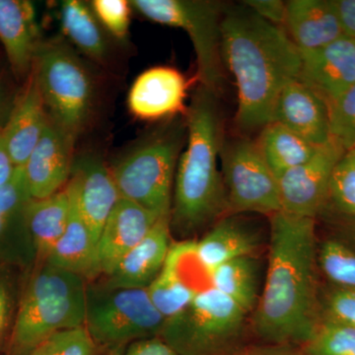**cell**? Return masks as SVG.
Listing matches in <instances>:
<instances>
[{"label":"cell","mask_w":355,"mask_h":355,"mask_svg":"<svg viewBox=\"0 0 355 355\" xmlns=\"http://www.w3.org/2000/svg\"><path fill=\"white\" fill-rule=\"evenodd\" d=\"M268 272L252 329L266 345L300 349L320 323L316 219L270 216Z\"/></svg>","instance_id":"1"},{"label":"cell","mask_w":355,"mask_h":355,"mask_svg":"<svg viewBox=\"0 0 355 355\" xmlns=\"http://www.w3.org/2000/svg\"><path fill=\"white\" fill-rule=\"evenodd\" d=\"M221 53L237 86L236 123L244 132L261 130L282 89L300 76V51L284 28L238 4L224 10Z\"/></svg>","instance_id":"2"},{"label":"cell","mask_w":355,"mask_h":355,"mask_svg":"<svg viewBox=\"0 0 355 355\" xmlns=\"http://www.w3.org/2000/svg\"><path fill=\"white\" fill-rule=\"evenodd\" d=\"M188 142L178 161L170 228L190 238L228 212L220 160L221 121L216 95L200 86L187 110Z\"/></svg>","instance_id":"3"},{"label":"cell","mask_w":355,"mask_h":355,"mask_svg":"<svg viewBox=\"0 0 355 355\" xmlns=\"http://www.w3.org/2000/svg\"><path fill=\"white\" fill-rule=\"evenodd\" d=\"M248 315L209 286L166 320L160 338L180 355H237L247 347Z\"/></svg>","instance_id":"4"},{"label":"cell","mask_w":355,"mask_h":355,"mask_svg":"<svg viewBox=\"0 0 355 355\" xmlns=\"http://www.w3.org/2000/svg\"><path fill=\"white\" fill-rule=\"evenodd\" d=\"M49 116L78 139L94 112L95 84L78 53L62 38L44 41L34 67Z\"/></svg>","instance_id":"5"},{"label":"cell","mask_w":355,"mask_h":355,"mask_svg":"<svg viewBox=\"0 0 355 355\" xmlns=\"http://www.w3.org/2000/svg\"><path fill=\"white\" fill-rule=\"evenodd\" d=\"M184 128H168L141 140L110 169L121 198L158 218H170Z\"/></svg>","instance_id":"6"},{"label":"cell","mask_w":355,"mask_h":355,"mask_svg":"<svg viewBox=\"0 0 355 355\" xmlns=\"http://www.w3.org/2000/svg\"><path fill=\"white\" fill-rule=\"evenodd\" d=\"M165 321L147 289L114 288L102 279L86 284L84 327L99 349L108 354L160 336Z\"/></svg>","instance_id":"7"},{"label":"cell","mask_w":355,"mask_h":355,"mask_svg":"<svg viewBox=\"0 0 355 355\" xmlns=\"http://www.w3.org/2000/svg\"><path fill=\"white\" fill-rule=\"evenodd\" d=\"M130 4L146 19L189 35L197 58L198 83L218 95L224 83L221 22L227 6L214 0H132Z\"/></svg>","instance_id":"8"},{"label":"cell","mask_w":355,"mask_h":355,"mask_svg":"<svg viewBox=\"0 0 355 355\" xmlns=\"http://www.w3.org/2000/svg\"><path fill=\"white\" fill-rule=\"evenodd\" d=\"M220 162L228 212L272 216L282 211L277 177L258 142L242 139L222 144Z\"/></svg>","instance_id":"9"},{"label":"cell","mask_w":355,"mask_h":355,"mask_svg":"<svg viewBox=\"0 0 355 355\" xmlns=\"http://www.w3.org/2000/svg\"><path fill=\"white\" fill-rule=\"evenodd\" d=\"M85 294L28 301L19 299L6 355H30L51 336L84 326Z\"/></svg>","instance_id":"10"},{"label":"cell","mask_w":355,"mask_h":355,"mask_svg":"<svg viewBox=\"0 0 355 355\" xmlns=\"http://www.w3.org/2000/svg\"><path fill=\"white\" fill-rule=\"evenodd\" d=\"M345 153L331 137L307 162L280 175L282 211L316 219L324 209L334 169Z\"/></svg>","instance_id":"11"},{"label":"cell","mask_w":355,"mask_h":355,"mask_svg":"<svg viewBox=\"0 0 355 355\" xmlns=\"http://www.w3.org/2000/svg\"><path fill=\"white\" fill-rule=\"evenodd\" d=\"M76 140L49 116L41 139L22 167L32 198L50 197L67 186L76 161Z\"/></svg>","instance_id":"12"},{"label":"cell","mask_w":355,"mask_h":355,"mask_svg":"<svg viewBox=\"0 0 355 355\" xmlns=\"http://www.w3.org/2000/svg\"><path fill=\"white\" fill-rule=\"evenodd\" d=\"M32 200L23 168H16L12 179L0 187V266L30 268L36 251L27 222Z\"/></svg>","instance_id":"13"},{"label":"cell","mask_w":355,"mask_h":355,"mask_svg":"<svg viewBox=\"0 0 355 355\" xmlns=\"http://www.w3.org/2000/svg\"><path fill=\"white\" fill-rule=\"evenodd\" d=\"M67 188L97 244L107 219L121 198L111 169L94 155L76 158Z\"/></svg>","instance_id":"14"},{"label":"cell","mask_w":355,"mask_h":355,"mask_svg":"<svg viewBox=\"0 0 355 355\" xmlns=\"http://www.w3.org/2000/svg\"><path fill=\"white\" fill-rule=\"evenodd\" d=\"M272 121L313 146H322L331 139L328 103L299 78L286 84L279 93Z\"/></svg>","instance_id":"15"},{"label":"cell","mask_w":355,"mask_h":355,"mask_svg":"<svg viewBox=\"0 0 355 355\" xmlns=\"http://www.w3.org/2000/svg\"><path fill=\"white\" fill-rule=\"evenodd\" d=\"M188 81L179 70L155 67L137 77L128 96L130 113L144 121H157L187 112Z\"/></svg>","instance_id":"16"},{"label":"cell","mask_w":355,"mask_h":355,"mask_svg":"<svg viewBox=\"0 0 355 355\" xmlns=\"http://www.w3.org/2000/svg\"><path fill=\"white\" fill-rule=\"evenodd\" d=\"M301 53L299 79L327 103L355 85V40L347 36L319 50Z\"/></svg>","instance_id":"17"},{"label":"cell","mask_w":355,"mask_h":355,"mask_svg":"<svg viewBox=\"0 0 355 355\" xmlns=\"http://www.w3.org/2000/svg\"><path fill=\"white\" fill-rule=\"evenodd\" d=\"M43 42L31 2L0 0V43L17 80L29 77Z\"/></svg>","instance_id":"18"},{"label":"cell","mask_w":355,"mask_h":355,"mask_svg":"<svg viewBox=\"0 0 355 355\" xmlns=\"http://www.w3.org/2000/svg\"><path fill=\"white\" fill-rule=\"evenodd\" d=\"M170 218H159L151 230L103 282L114 288L147 289L164 268L171 251Z\"/></svg>","instance_id":"19"},{"label":"cell","mask_w":355,"mask_h":355,"mask_svg":"<svg viewBox=\"0 0 355 355\" xmlns=\"http://www.w3.org/2000/svg\"><path fill=\"white\" fill-rule=\"evenodd\" d=\"M158 219L137 203L121 198L107 219L98 240L100 277L108 275L121 259L146 237Z\"/></svg>","instance_id":"20"},{"label":"cell","mask_w":355,"mask_h":355,"mask_svg":"<svg viewBox=\"0 0 355 355\" xmlns=\"http://www.w3.org/2000/svg\"><path fill=\"white\" fill-rule=\"evenodd\" d=\"M49 114L32 69L16 98L2 137L13 165L23 167L48 125Z\"/></svg>","instance_id":"21"},{"label":"cell","mask_w":355,"mask_h":355,"mask_svg":"<svg viewBox=\"0 0 355 355\" xmlns=\"http://www.w3.org/2000/svg\"><path fill=\"white\" fill-rule=\"evenodd\" d=\"M284 29L300 53L319 50L345 36L334 0L287 1Z\"/></svg>","instance_id":"22"},{"label":"cell","mask_w":355,"mask_h":355,"mask_svg":"<svg viewBox=\"0 0 355 355\" xmlns=\"http://www.w3.org/2000/svg\"><path fill=\"white\" fill-rule=\"evenodd\" d=\"M261 244V236L253 226L237 217L223 216L195 243V253L209 272L229 261L257 256Z\"/></svg>","instance_id":"23"},{"label":"cell","mask_w":355,"mask_h":355,"mask_svg":"<svg viewBox=\"0 0 355 355\" xmlns=\"http://www.w3.org/2000/svg\"><path fill=\"white\" fill-rule=\"evenodd\" d=\"M69 193L71 200L69 223L46 261L76 273L87 282H92L100 277L97 244L79 212L76 200L69 191Z\"/></svg>","instance_id":"24"},{"label":"cell","mask_w":355,"mask_h":355,"mask_svg":"<svg viewBox=\"0 0 355 355\" xmlns=\"http://www.w3.org/2000/svg\"><path fill=\"white\" fill-rule=\"evenodd\" d=\"M60 21L67 42L96 64L107 65L112 57L110 35L96 17L90 4L79 0L60 3Z\"/></svg>","instance_id":"25"},{"label":"cell","mask_w":355,"mask_h":355,"mask_svg":"<svg viewBox=\"0 0 355 355\" xmlns=\"http://www.w3.org/2000/svg\"><path fill=\"white\" fill-rule=\"evenodd\" d=\"M71 212L67 187L50 197L30 200L27 222L36 251V263H44L64 234Z\"/></svg>","instance_id":"26"},{"label":"cell","mask_w":355,"mask_h":355,"mask_svg":"<svg viewBox=\"0 0 355 355\" xmlns=\"http://www.w3.org/2000/svg\"><path fill=\"white\" fill-rule=\"evenodd\" d=\"M214 287L252 314L260 299V263L257 256L243 257L212 268L207 272Z\"/></svg>","instance_id":"27"},{"label":"cell","mask_w":355,"mask_h":355,"mask_svg":"<svg viewBox=\"0 0 355 355\" xmlns=\"http://www.w3.org/2000/svg\"><path fill=\"white\" fill-rule=\"evenodd\" d=\"M257 142L266 164L277 178L307 162L321 147L313 146L284 125L272 121L261 128Z\"/></svg>","instance_id":"28"},{"label":"cell","mask_w":355,"mask_h":355,"mask_svg":"<svg viewBox=\"0 0 355 355\" xmlns=\"http://www.w3.org/2000/svg\"><path fill=\"white\" fill-rule=\"evenodd\" d=\"M202 289L196 288L187 282L176 260L170 253L164 268L148 286L147 292L155 309L165 320H169L186 309Z\"/></svg>","instance_id":"29"},{"label":"cell","mask_w":355,"mask_h":355,"mask_svg":"<svg viewBox=\"0 0 355 355\" xmlns=\"http://www.w3.org/2000/svg\"><path fill=\"white\" fill-rule=\"evenodd\" d=\"M317 265L327 284L355 289V243L334 231L317 243Z\"/></svg>","instance_id":"30"},{"label":"cell","mask_w":355,"mask_h":355,"mask_svg":"<svg viewBox=\"0 0 355 355\" xmlns=\"http://www.w3.org/2000/svg\"><path fill=\"white\" fill-rule=\"evenodd\" d=\"M319 216L355 218V149L345 151L336 165L326 202Z\"/></svg>","instance_id":"31"},{"label":"cell","mask_w":355,"mask_h":355,"mask_svg":"<svg viewBox=\"0 0 355 355\" xmlns=\"http://www.w3.org/2000/svg\"><path fill=\"white\" fill-rule=\"evenodd\" d=\"M300 349L303 355H355V329L320 322Z\"/></svg>","instance_id":"32"},{"label":"cell","mask_w":355,"mask_h":355,"mask_svg":"<svg viewBox=\"0 0 355 355\" xmlns=\"http://www.w3.org/2000/svg\"><path fill=\"white\" fill-rule=\"evenodd\" d=\"M320 322H330L355 329V289L331 286L320 287Z\"/></svg>","instance_id":"33"},{"label":"cell","mask_w":355,"mask_h":355,"mask_svg":"<svg viewBox=\"0 0 355 355\" xmlns=\"http://www.w3.org/2000/svg\"><path fill=\"white\" fill-rule=\"evenodd\" d=\"M331 135L345 148L355 149V85L328 102Z\"/></svg>","instance_id":"34"},{"label":"cell","mask_w":355,"mask_h":355,"mask_svg":"<svg viewBox=\"0 0 355 355\" xmlns=\"http://www.w3.org/2000/svg\"><path fill=\"white\" fill-rule=\"evenodd\" d=\"M43 350V355H98L101 352L84 326L58 331L44 343Z\"/></svg>","instance_id":"35"},{"label":"cell","mask_w":355,"mask_h":355,"mask_svg":"<svg viewBox=\"0 0 355 355\" xmlns=\"http://www.w3.org/2000/svg\"><path fill=\"white\" fill-rule=\"evenodd\" d=\"M91 8L112 38L125 42L128 36L130 23V1L125 0H94Z\"/></svg>","instance_id":"36"},{"label":"cell","mask_w":355,"mask_h":355,"mask_svg":"<svg viewBox=\"0 0 355 355\" xmlns=\"http://www.w3.org/2000/svg\"><path fill=\"white\" fill-rule=\"evenodd\" d=\"M11 270L0 266V355L6 352L19 301Z\"/></svg>","instance_id":"37"},{"label":"cell","mask_w":355,"mask_h":355,"mask_svg":"<svg viewBox=\"0 0 355 355\" xmlns=\"http://www.w3.org/2000/svg\"><path fill=\"white\" fill-rule=\"evenodd\" d=\"M243 4L254 11L261 19L284 28L286 21V2L280 0H246Z\"/></svg>","instance_id":"38"},{"label":"cell","mask_w":355,"mask_h":355,"mask_svg":"<svg viewBox=\"0 0 355 355\" xmlns=\"http://www.w3.org/2000/svg\"><path fill=\"white\" fill-rule=\"evenodd\" d=\"M123 355H180L160 338L139 340L128 345Z\"/></svg>","instance_id":"39"},{"label":"cell","mask_w":355,"mask_h":355,"mask_svg":"<svg viewBox=\"0 0 355 355\" xmlns=\"http://www.w3.org/2000/svg\"><path fill=\"white\" fill-rule=\"evenodd\" d=\"M343 35L355 40V0H334Z\"/></svg>","instance_id":"40"},{"label":"cell","mask_w":355,"mask_h":355,"mask_svg":"<svg viewBox=\"0 0 355 355\" xmlns=\"http://www.w3.org/2000/svg\"><path fill=\"white\" fill-rule=\"evenodd\" d=\"M18 93L19 91H14L3 76H0V132L6 127L10 116Z\"/></svg>","instance_id":"41"},{"label":"cell","mask_w":355,"mask_h":355,"mask_svg":"<svg viewBox=\"0 0 355 355\" xmlns=\"http://www.w3.org/2000/svg\"><path fill=\"white\" fill-rule=\"evenodd\" d=\"M237 355H303L299 347L289 345H266L261 347H247Z\"/></svg>","instance_id":"42"},{"label":"cell","mask_w":355,"mask_h":355,"mask_svg":"<svg viewBox=\"0 0 355 355\" xmlns=\"http://www.w3.org/2000/svg\"><path fill=\"white\" fill-rule=\"evenodd\" d=\"M16 167L7 153L2 133L0 132V187L8 183L12 179Z\"/></svg>","instance_id":"43"},{"label":"cell","mask_w":355,"mask_h":355,"mask_svg":"<svg viewBox=\"0 0 355 355\" xmlns=\"http://www.w3.org/2000/svg\"><path fill=\"white\" fill-rule=\"evenodd\" d=\"M43 345H41V347H39V349H37L35 350L34 352H32L30 355H43Z\"/></svg>","instance_id":"44"},{"label":"cell","mask_w":355,"mask_h":355,"mask_svg":"<svg viewBox=\"0 0 355 355\" xmlns=\"http://www.w3.org/2000/svg\"><path fill=\"white\" fill-rule=\"evenodd\" d=\"M123 352H109L107 355H123Z\"/></svg>","instance_id":"45"}]
</instances>
